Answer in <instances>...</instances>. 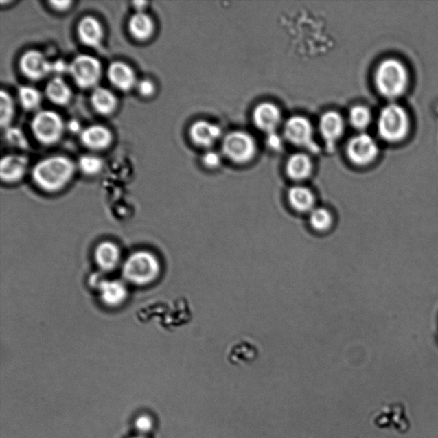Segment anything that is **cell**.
<instances>
[{"label": "cell", "mask_w": 438, "mask_h": 438, "mask_svg": "<svg viewBox=\"0 0 438 438\" xmlns=\"http://www.w3.org/2000/svg\"><path fill=\"white\" fill-rule=\"evenodd\" d=\"M75 173V165L65 156H53L43 159L34 166V182L41 189L54 193L64 189Z\"/></svg>", "instance_id": "1"}, {"label": "cell", "mask_w": 438, "mask_h": 438, "mask_svg": "<svg viewBox=\"0 0 438 438\" xmlns=\"http://www.w3.org/2000/svg\"><path fill=\"white\" fill-rule=\"evenodd\" d=\"M378 92L388 99L402 96L408 89L409 75L408 69L401 61L395 58L385 59L375 73Z\"/></svg>", "instance_id": "2"}, {"label": "cell", "mask_w": 438, "mask_h": 438, "mask_svg": "<svg viewBox=\"0 0 438 438\" xmlns=\"http://www.w3.org/2000/svg\"><path fill=\"white\" fill-rule=\"evenodd\" d=\"M410 120L408 113L397 104H389L380 111L378 131L384 141L396 143L408 135Z\"/></svg>", "instance_id": "3"}, {"label": "cell", "mask_w": 438, "mask_h": 438, "mask_svg": "<svg viewBox=\"0 0 438 438\" xmlns=\"http://www.w3.org/2000/svg\"><path fill=\"white\" fill-rule=\"evenodd\" d=\"M161 273L159 260L152 253L139 251L128 257L124 263L123 274L125 279L137 285L152 283Z\"/></svg>", "instance_id": "4"}, {"label": "cell", "mask_w": 438, "mask_h": 438, "mask_svg": "<svg viewBox=\"0 0 438 438\" xmlns=\"http://www.w3.org/2000/svg\"><path fill=\"white\" fill-rule=\"evenodd\" d=\"M222 150L231 161L246 164L255 158L257 146L252 135L244 131H234L222 140Z\"/></svg>", "instance_id": "5"}, {"label": "cell", "mask_w": 438, "mask_h": 438, "mask_svg": "<svg viewBox=\"0 0 438 438\" xmlns=\"http://www.w3.org/2000/svg\"><path fill=\"white\" fill-rule=\"evenodd\" d=\"M34 137L41 143L51 145L61 138L64 132V123L57 113L44 110L36 113L31 123Z\"/></svg>", "instance_id": "6"}, {"label": "cell", "mask_w": 438, "mask_h": 438, "mask_svg": "<svg viewBox=\"0 0 438 438\" xmlns=\"http://www.w3.org/2000/svg\"><path fill=\"white\" fill-rule=\"evenodd\" d=\"M69 71L76 84L81 89L95 87L102 78L100 62L93 56L79 55L69 65Z\"/></svg>", "instance_id": "7"}, {"label": "cell", "mask_w": 438, "mask_h": 438, "mask_svg": "<svg viewBox=\"0 0 438 438\" xmlns=\"http://www.w3.org/2000/svg\"><path fill=\"white\" fill-rule=\"evenodd\" d=\"M284 137L292 144L318 152L319 146L314 141V128L304 117H292L284 125Z\"/></svg>", "instance_id": "8"}, {"label": "cell", "mask_w": 438, "mask_h": 438, "mask_svg": "<svg viewBox=\"0 0 438 438\" xmlns=\"http://www.w3.org/2000/svg\"><path fill=\"white\" fill-rule=\"evenodd\" d=\"M380 148L371 135L360 134L354 137L347 146V154L354 165L365 166L377 159Z\"/></svg>", "instance_id": "9"}, {"label": "cell", "mask_w": 438, "mask_h": 438, "mask_svg": "<svg viewBox=\"0 0 438 438\" xmlns=\"http://www.w3.org/2000/svg\"><path fill=\"white\" fill-rule=\"evenodd\" d=\"M19 66L23 74L33 81L43 79L53 71V64L37 50L26 51L20 58Z\"/></svg>", "instance_id": "10"}, {"label": "cell", "mask_w": 438, "mask_h": 438, "mask_svg": "<svg viewBox=\"0 0 438 438\" xmlns=\"http://www.w3.org/2000/svg\"><path fill=\"white\" fill-rule=\"evenodd\" d=\"M319 131L328 148L333 149L344 132L342 116L335 111H330L323 114L319 120Z\"/></svg>", "instance_id": "11"}, {"label": "cell", "mask_w": 438, "mask_h": 438, "mask_svg": "<svg viewBox=\"0 0 438 438\" xmlns=\"http://www.w3.org/2000/svg\"><path fill=\"white\" fill-rule=\"evenodd\" d=\"M253 120L259 130L266 133L276 132L281 122V113L276 105L264 102L255 107L253 113Z\"/></svg>", "instance_id": "12"}, {"label": "cell", "mask_w": 438, "mask_h": 438, "mask_svg": "<svg viewBox=\"0 0 438 438\" xmlns=\"http://www.w3.org/2000/svg\"><path fill=\"white\" fill-rule=\"evenodd\" d=\"M189 135L194 144L209 148L221 137L222 130L218 125L206 120L196 122L190 128Z\"/></svg>", "instance_id": "13"}, {"label": "cell", "mask_w": 438, "mask_h": 438, "mask_svg": "<svg viewBox=\"0 0 438 438\" xmlns=\"http://www.w3.org/2000/svg\"><path fill=\"white\" fill-rule=\"evenodd\" d=\"M29 161L25 156L10 154L0 162V176L3 182L16 183L25 175Z\"/></svg>", "instance_id": "14"}, {"label": "cell", "mask_w": 438, "mask_h": 438, "mask_svg": "<svg viewBox=\"0 0 438 438\" xmlns=\"http://www.w3.org/2000/svg\"><path fill=\"white\" fill-rule=\"evenodd\" d=\"M287 199L291 209L297 214H309L316 207L314 194L308 187L297 185L290 187Z\"/></svg>", "instance_id": "15"}, {"label": "cell", "mask_w": 438, "mask_h": 438, "mask_svg": "<svg viewBox=\"0 0 438 438\" xmlns=\"http://www.w3.org/2000/svg\"><path fill=\"white\" fill-rule=\"evenodd\" d=\"M111 84L121 91H130L137 84L133 69L124 62H113L107 71Z\"/></svg>", "instance_id": "16"}, {"label": "cell", "mask_w": 438, "mask_h": 438, "mask_svg": "<svg viewBox=\"0 0 438 438\" xmlns=\"http://www.w3.org/2000/svg\"><path fill=\"white\" fill-rule=\"evenodd\" d=\"M78 34L80 41L86 46L98 47L102 44L104 30L102 23L93 16H85L80 21L78 25Z\"/></svg>", "instance_id": "17"}, {"label": "cell", "mask_w": 438, "mask_h": 438, "mask_svg": "<svg viewBox=\"0 0 438 438\" xmlns=\"http://www.w3.org/2000/svg\"><path fill=\"white\" fill-rule=\"evenodd\" d=\"M111 140L113 135L111 131L102 125H91L82 131V144L92 150H102L109 147Z\"/></svg>", "instance_id": "18"}, {"label": "cell", "mask_w": 438, "mask_h": 438, "mask_svg": "<svg viewBox=\"0 0 438 438\" xmlns=\"http://www.w3.org/2000/svg\"><path fill=\"white\" fill-rule=\"evenodd\" d=\"M102 301L109 307H117L126 300L127 288L120 281H103L99 285Z\"/></svg>", "instance_id": "19"}, {"label": "cell", "mask_w": 438, "mask_h": 438, "mask_svg": "<svg viewBox=\"0 0 438 438\" xmlns=\"http://www.w3.org/2000/svg\"><path fill=\"white\" fill-rule=\"evenodd\" d=\"M121 252L116 244L110 242H104L97 246L95 262L100 268L105 272H111L120 262Z\"/></svg>", "instance_id": "20"}, {"label": "cell", "mask_w": 438, "mask_h": 438, "mask_svg": "<svg viewBox=\"0 0 438 438\" xmlns=\"http://www.w3.org/2000/svg\"><path fill=\"white\" fill-rule=\"evenodd\" d=\"M312 162L305 154H295L290 156L286 164L287 176L291 180L301 182L310 177L312 173Z\"/></svg>", "instance_id": "21"}, {"label": "cell", "mask_w": 438, "mask_h": 438, "mask_svg": "<svg viewBox=\"0 0 438 438\" xmlns=\"http://www.w3.org/2000/svg\"><path fill=\"white\" fill-rule=\"evenodd\" d=\"M128 26L132 37L140 41L148 40L154 31V21L142 12L134 14L128 21Z\"/></svg>", "instance_id": "22"}, {"label": "cell", "mask_w": 438, "mask_h": 438, "mask_svg": "<svg viewBox=\"0 0 438 438\" xmlns=\"http://www.w3.org/2000/svg\"><path fill=\"white\" fill-rule=\"evenodd\" d=\"M91 103L97 113L109 115L116 109L117 100L114 93L109 89L96 87L92 92Z\"/></svg>", "instance_id": "23"}, {"label": "cell", "mask_w": 438, "mask_h": 438, "mask_svg": "<svg viewBox=\"0 0 438 438\" xmlns=\"http://www.w3.org/2000/svg\"><path fill=\"white\" fill-rule=\"evenodd\" d=\"M46 95L56 105L64 106L71 100L72 93L65 80L56 76L47 83Z\"/></svg>", "instance_id": "24"}, {"label": "cell", "mask_w": 438, "mask_h": 438, "mask_svg": "<svg viewBox=\"0 0 438 438\" xmlns=\"http://www.w3.org/2000/svg\"><path fill=\"white\" fill-rule=\"evenodd\" d=\"M333 214L327 208L315 207L308 214V224L312 231L319 234H324L332 229L334 225Z\"/></svg>", "instance_id": "25"}, {"label": "cell", "mask_w": 438, "mask_h": 438, "mask_svg": "<svg viewBox=\"0 0 438 438\" xmlns=\"http://www.w3.org/2000/svg\"><path fill=\"white\" fill-rule=\"evenodd\" d=\"M21 106L27 111H33L40 106L41 95L39 90L31 86H23L19 89Z\"/></svg>", "instance_id": "26"}, {"label": "cell", "mask_w": 438, "mask_h": 438, "mask_svg": "<svg viewBox=\"0 0 438 438\" xmlns=\"http://www.w3.org/2000/svg\"><path fill=\"white\" fill-rule=\"evenodd\" d=\"M349 121L354 128L363 130L371 124V111L364 106H354L349 113Z\"/></svg>", "instance_id": "27"}, {"label": "cell", "mask_w": 438, "mask_h": 438, "mask_svg": "<svg viewBox=\"0 0 438 438\" xmlns=\"http://www.w3.org/2000/svg\"><path fill=\"white\" fill-rule=\"evenodd\" d=\"M14 116V103L12 97L5 90L0 93V124L9 128Z\"/></svg>", "instance_id": "28"}, {"label": "cell", "mask_w": 438, "mask_h": 438, "mask_svg": "<svg viewBox=\"0 0 438 438\" xmlns=\"http://www.w3.org/2000/svg\"><path fill=\"white\" fill-rule=\"evenodd\" d=\"M78 166L86 175L93 176L102 170L103 161L98 156L86 154L79 159Z\"/></svg>", "instance_id": "29"}, {"label": "cell", "mask_w": 438, "mask_h": 438, "mask_svg": "<svg viewBox=\"0 0 438 438\" xmlns=\"http://www.w3.org/2000/svg\"><path fill=\"white\" fill-rule=\"evenodd\" d=\"M6 141L9 143L20 148H27V141L22 130L17 128H7L5 130Z\"/></svg>", "instance_id": "30"}, {"label": "cell", "mask_w": 438, "mask_h": 438, "mask_svg": "<svg viewBox=\"0 0 438 438\" xmlns=\"http://www.w3.org/2000/svg\"><path fill=\"white\" fill-rule=\"evenodd\" d=\"M203 162L207 168L215 169L220 165L221 157L216 152H207L203 157Z\"/></svg>", "instance_id": "31"}, {"label": "cell", "mask_w": 438, "mask_h": 438, "mask_svg": "<svg viewBox=\"0 0 438 438\" xmlns=\"http://www.w3.org/2000/svg\"><path fill=\"white\" fill-rule=\"evenodd\" d=\"M137 89L142 96L150 97L155 92V85L150 80L144 79L138 82Z\"/></svg>", "instance_id": "32"}, {"label": "cell", "mask_w": 438, "mask_h": 438, "mask_svg": "<svg viewBox=\"0 0 438 438\" xmlns=\"http://www.w3.org/2000/svg\"><path fill=\"white\" fill-rule=\"evenodd\" d=\"M266 142L267 145L274 151H280L281 149L283 148V140H281L280 135H278L276 132L268 134Z\"/></svg>", "instance_id": "33"}, {"label": "cell", "mask_w": 438, "mask_h": 438, "mask_svg": "<svg viewBox=\"0 0 438 438\" xmlns=\"http://www.w3.org/2000/svg\"><path fill=\"white\" fill-rule=\"evenodd\" d=\"M72 1H50V5L59 12H64L72 5Z\"/></svg>", "instance_id": "34"}, {"label": "cell", "mask_w": 438, "mask_h": 438, "mask_svg": "<svg viewBox=\"0 0 438 438\" xmlns=\"http://www.w3.org/2000/svg\"><path fill=\"white\" fill-rule=\"evenodd\" d=\"M66 69H67V66H66L64 61H57L55 62V64H53V71L64 73Z\"/></svg>", "instance_id": "35"}, {"label": "cell", "mask_w": 438, "mask_h": 438, "mask_svg": "<svg viewBox=\"0 0 438 438\" xmlns=\"http://www.w3.org/2000/svg\"><path fill=\"white\" fill-rule=\"evenodd\" d=\"M69 130L72 132H78L79 131L80 125L76 121H71V123L69 124Z\"/></svg>", "instance_id": "36"}, {"label": "cell", "mask_w": 438, "mask_h": 438, "mask_svg": "<svg viewBox=\"0 0 438 438\" xmlns=\"http://www.w3.org/2000/svg\"><path fill=\"white\" fill-rule=\"evenodd\" d=\"M147 2H144V1H135L134 2V5L135 7V8H137V10H139V12H141L142 8H143V7H145L146 5H147Z\"/></svg>", "instance_id": "37"}]
</instances>
